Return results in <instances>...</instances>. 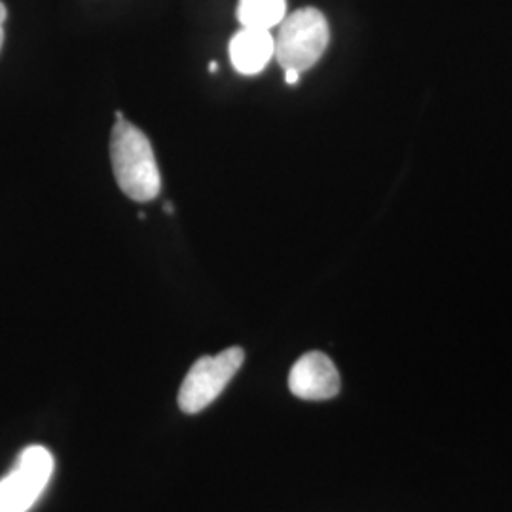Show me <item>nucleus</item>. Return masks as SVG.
<instances>
[{
  "label": "nucleus",
  "mask_w": 512,
  "mask_h": 512,
  "mask_svg": "<svg viewBox=\"0 0 512 512\" xmlns=\"http://www.w3.org/2000/svg\"><path fill=\"white\" fill-rule=\"evenodd\" d=\"M298 78H300L298 71H293V69H287V71H285V80H287L289 86H294V84L298 82Z\"/></svg>",
  "instance_id": "1a4fd4ad"
},
{
  "label": "nucleus",
  "mask_w": 512,
  "mask_h": 512,
  "mask_svg": "<svg viewBox=\"0 0 512 512\" xmlns=\"http://www.w3.org/2000/svg\"><path fill=\"white\" fill-rule=\"evenodd\" d=\"M245 361L241 348L224 349L219 355H205L188 370L179 391V406L184 414H198L215 403L226 385L238 374Z\"/></svg>",
  "instance_id": "7ed1b4c3"
},
{
  "label": "nucleus",
  "mask_w": 512,
  "mask_h": 512,
  "mask_svg": "<svg viewBox=\"0 0 512 512\" xmlns=\"http://www.w3.org/2000/svg\"><path fill=\"white\" fill-rule=\"evenodd\" d=\"M329 23L317 8H300L279 25L275 59L287 71L311 69L329 46Z\"/></svg>",
  "instance_id": "f03ea898"
},
{
  "label": "nucleus",
  "mask_w": 512,
  "mask_h": 512,
  "mask_svg": "<svg viewBox=\"0 0 512 512\" xmlns=\"http://www.w3.org/2000/svg\"><path fill=\"white\" fill-rule=\"evenodd\" d=\"M165 213H173V203H165Z\"/></svg>",
  "instance_id": "9b49d317"
},
{
  "label": "nucleus",
  "mask_w": 512,
  "mask_h": 512,
  "mask_svg": "<svg viewBox=\"0 0 512 512\" xmlns=\"http://www.w3.org/2000/svg\"><path fill=\"white\" fill-rule=\"evenodd\" d=\"M6 16H8V10H6L4 2L0 0V48H2V42H4V29H2V25L6 21Z\"/></svg>",
  "instance_id": "6e6552de"
},
{
  "label": "nucleus",
  "mask_w": 512,
  "mask_h": 512,
  "mask_svg": "<svg viewBox=\"0 0 512 512\" xmlns=\"http://www.w3.org/2000/svg\"><path fill=\"white\" fill-rule=\"evenodd\" d=\"M54 475V456L44 446H29L0 480V512H29Z\"/></svg>",
  "instance_id": "20e7f679"
},
{
  "label": "nucleus",
  "mask_w": 512,
  "mask_h": 512,
  "mask_svg": "<svg viewBox=\"0 0 512 512\" xmlns=\"http://www.w3.org/2000/svg\"><path fill=\"white\" fill-rule=\"evenodd\" d=\"M287 18V0H239L241 27L272 31Z\"/></svg>",
  "instance_id": "0eeeda50"
},
{
  "label": "nucleus",
  "mask_w": 512,
  "mask_h": 512,
  "mask_svg": "<svg viewBox=\"0 0 512 512\" xmlns=\"http://www.w3.org/2000/svg\"><path fill=\"white\" fill-rule=\"evenodd\" d=\"M219 71V65L213 61V63H209V73H217Z\"/></svg>",
  "instance_id": "9d476101"
},
{
  "label": "nucleus",
  "mask_w": 512,
  "mask_h": 512,
  "mask_svg": "<svg viewBox=\"0 0 512 512\" xmlns=\"http://www.w3.org/2000/svg\"><path fill=\"white\" fill-rule=\"evenodd\" d=\"M110 162L120 190L133 202H150L160 194L162 179L147 135L128 120H116L110 135Z\"/></svg>",
  "instance_id": "f257e3e1"
},
{
  "label": "nucleus",
  "mask_w": 512,
  "mask_h": 512,
  "mask_svg": "<svg viewBox=\"0 0 512 512\" xmlns=\"http://www.w3.org/2000/svg\"><path fill=\"white\" fill-rule=\"evenodd\" d=\"M289 389L304 401H329L340 393V374L325 353L310 351L291 368Z\"/></svg>",
  "instance_id": "39448f33"
},
{
  "label": "nucleus",
  "mask_w": 512,
  "mask_h": 512,
  "mask_svg": "<svg viewBox=\"0 0 512 512\" xmlns=\"http://www.w3.org/2000/svg\"><path fill=\"white\" fill-rule=\"evenodd\" d=\"M230 61L239 74L262 73L275 55V38L270 31L241 27L228 46Z\"/></svg>",
  "instance_id": "423d86ee"
}]
</instances>
